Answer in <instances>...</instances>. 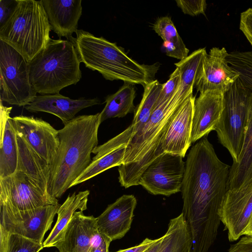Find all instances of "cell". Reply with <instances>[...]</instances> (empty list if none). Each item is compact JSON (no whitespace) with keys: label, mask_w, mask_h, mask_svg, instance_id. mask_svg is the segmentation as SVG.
Segmentation results:
<instances>
[{"label":"cell","mask_w":252,"mask_h":252,"mask_svg":"<svg viewBox=\"0 0 252 252\" xmlns=\"http://www.w3.org/2000/svg\"><path fill=\"white\" fill-rule=\"evenodd\" d=\"M185 163L182 213L192 238V252H208L218 234L219 210L228 190L230 166L220 159L207 135L192 146Z\"/></svg>","instance_id":"obj_1"},{"label":"cell","mask_w":252,"mask_h":252,"mask_svg":"<svg viewBox=\"0 0 252 252\" xmlns=\"http://www.w3.org/2000/svg\"><path fill=\"white\" fill-rule=\"evenodd\" d=\"M100 113L76 117L59 130L60 146L50 164L48 192L60 198L92 161L98 145Z\"/></svg>","instance_id":"obj_2"},{"label":"cell","mask_w":252,"mask_h":252,"mask_svg":"<svg viewBox=\"0 0 252 252\" xmlns=\"http://www.w3.org/2000/svg\"><path fill=\"white\" fill-rule=\"evenodd\" d=\"M70 39L75 46L81 63L100 73L106 80L141 85L143 87L155 80L158 63L140 64L128 56L122 47L104 37L78 30Z\"/></svg>","instance_id":"obj_3"},{"label":"cell","mask_w":252,"mask_h":252,"mask_svg":"<svg viewBox=\"0 0 252 252\" xmlns=\"http://www.w3.org/2000/svg\"><path fill=\"white\" fill-rule=\"evenodd\" d=\"M81 62L69 40L51 38L46 46L28 63L30 80L36 93H59L81 79Z\"/></svg>","instance_id":"obj_4"},{"label":"cell","mask_w":252,"mask_h":252,"mask_svg":"<svg viewBox=\"0 0 252 252\" xmlns=\"http://www.w3.org/2000/svg\"><path fill=\"white\" fill-rule=\"evenodd\" d=\"M51 30L41 0H17L10 16L0 27V40L29 63L46 46Z\"/></svg>","instance_id":"obj_5"},{"label":"cell","mask_w":252,"mask_h":252,"mask_svg":"<svg viewBox=\"0 0 252 252\" xmlns=\"http://www.w3.org/2000/svg\"><path fill=\"white\" fill-rule=\"evenodd\" d=\"M252 107V91L237 79L224 93L223 108L215 130L219 141L238 161Z\"/></svg>","instance_id":"obj_6"},{"label":"cell","mask_w":252,"mask_h":252,"mask_svg":"<svg viewBox=\"0 0 252 252\" xmlns=\"http://www.w3.org/2000/svg\"><path fill=\"white\" fill-rule=\"evenodd\" d=\"M0 100L24 106L37 96L29 77L28 62L13 48L0 40Z\"/></svg>","instance_id":"obj_7"},{"label":"cell","mask_w":252,"mask_h":252,"mask_svg":"<svg viewBox=\"0 0 252 252\" xmlns=\"http://www.w3.org/2000/svg\"><path fill=\"white\" fill-rule=\"evenodd\" d=\"M60 206L59 203L20 211L0 202V228L8 233L43 243L44 235L50 229Z\"/></svg>","instance_id":"obj_8"},{"label":"cell","mask_w":252,"mask_h":252,"mask_svg":"<svg viewBox=\"0 0 252 252\" xmlns=\"http://www.w3.org/2000/svg\"><path fill=\"white\" fill-rule=\"evenodd\" d=\"M178 155L164 153L147 167L138 182L150 193L169 196L181 191L186 163Z\"/></svg>","instance_id":"obj_9"},{"label":"cell","mask_w":252,"mask_h":252,"mask_svg":"<svg viewBox=\"0 0 252 252\" xmlns=\"http://www.w3.org/2000/svg\"><path fill=\"white\" fill-rule=\"evenodd\" d=\"M0 202L20 211L59 204L57 198L45 192L33 179L19 171L0 178Z\"/></svg>","instance_id":"obj_10"},{"label":"cell","mask_w":252,"mask_h":252,"mask_svg":"<svg viewBox=\"0 0 252 252\" xmlns=\"http://www.w3.org/2000/svg\"><path fill=\"white\" fill-rule=\"evenodd\" d=\"M228 53L224 47H213L205 55L195 80L194 87L198 92L225 93L239 78L238 72L228 63Z\"/></svg>","instance_id":"obj_11"},{"label":"cell","mask_w":252,"mask_h":252,"mask_svg":"<svg viewBox=\"0 0 252 252\" xmlns=\"http://www.w3.org/2000/svg\"><path fill=\"white\" fill-rule=\"evenodd\" d=\"M252 213V180L237 189H228L219 210L220 221L230 242L244 236Z\"/></svg>","instance_id":"obj_12"},{"label":"cell","mask_w":252,"mask_h":252,"mask_svg":"<svg viewBox=\"0 0 252 252\" xmlns=\"http://www.w3.org/2000/svg\"><path fill=\"white\" fill-rule=\"evenodd\" d=\"M12 122L16 132L50 165L60 146L59 130L49 123L32 116H15Z\"/></svg>","instance_id":"obj_13"},{"label":"cell","mask_w":252,"mask_h":252,"mask_svg":"<svg viewBox=\"0 0 252 252\" xmlns=\"http://www.w3.org/2000/svg\"><path fill=\"white\" fill-rule=\"evenodd\" d=\"M131 125L124 131L97 146L93 151L95 155L86 169L72 183L70 188L88 181L107 169L123 164L126 146L132 137Z\"/></svg>","instance_id":"obj_14"},{"label":"cell","mask_w":252,"mask_h":252,"mask_svg":"<svg viewBox=\"0 0 252 252\" xmlns=\"http://www.w3.org/2000/svg\"><path fill=\"white\" fill-rule=\"evenodd\" d=\"M195 96H190L179 107L172 118L161 139L164 152L185 157L191 145V134Z\"/></svg>","instance_id":"obj_15"},{"label":"cell","mask_w":252,"mask_h":252,"mask_svg":"<svg viewBox=\"0 0 252 252\" xmlns=\"http://www.w3.org/2000/svg\"><path fill=\"white\" fill-rule=\"evenodd\" d=\"M137 200L133 195H123L108 205L96 218L99 231L111 241L123 238L130 228Z\"/></svg>","instance_id":"obj_16"},{"label":"cell","mask_w":252,"mask_h":252,"mask_svg":"<svg viewBox=\"0 0 252 252\" xmlns=\"http://www.w3.org/2000/svg\"><path fill=\"white\" fill-rule=\"evenodd\" d=\"M224 93L207 91L200 93L194 104L191 143L214 130L222 113Z\"/></svg>","instance_id":"obj_17"},{"label":"cell","mask_w":252,"mask_h":252,"mask_svg":"<svg viewBox=\"0 0 252 252\" xmlns=\"http://www.w3.org/2000/svg\"><path fill=\"white\" fill-rule=\"evenodd\" d=\"M99 233L96 218L77 211L67 225L63 239L55 247L59 252H91Z\"/></svg>","instance_id":"obj_18"},{"label":"cell","mask_w":252,"mask_h":252,"mask_svg":"<svg viewBox=\"0 0 252 252\" xmlns=\"http://www.w3.org/2000/svg\"><path fill=\"white\" fill-rule=\"evenodd\" d=\"M100 103L97 98L72 99L60 94H40L25 108L31 112H43L53 114L65 125L81 110Z\"/></svg>","instance_id":"obj_19"},{"label":"cell","mask_w":252,"mask_h":252,"mask_svg":"<svg viewBox=\"0 0 252 252\" xmlns=\"http://www.w3.org/2000/svg\"><path fill=\"white\" fill-rule=\"evenodd\" d=\"M51 30L70 40L82 15L81 0H41Z\"/></svg>","instance_id":"obj_20"},{"label":"cell","mask_w":252,"mask_h":252,"mask_svg":"<svg viewBox=\"0 0 252 252\" xmlns=\"http://www.w3.org/2000/svg\"><path fill=\"white\" fill-rule=\"evenodd\" d=\"M16 137L18 160L16 171L24 173L33 179L45 192L49 194L48 184L50 165L21 134L16 132Z\"/></svg>","instance_id":"obj_21"},{"label":"cell","mask_w":252,"mask_h":252,"mask_svg":"<svg viewBox=\"0 0 252 252\" xmlns=\"http://www.w3.org/2000/svg\"><path fill=\"white\" fill-rule=\"evenodd\" d=\"M89 190L69 194L57 212V221L47 238L43 242V248L56 247L63 238L65 230L75 213L87 209Z\"/></svg>","instance_id":"obj_22"},{"label":"cell","mask_w":252,"mask_h":252,"mask_svg":"<svg viewBox=\"0 0 252 252\" xmlns=\"http://www.w3.org/2000/svg\"><path fill=\"white\" fill-rule=\"evenodd\" d=\"M252 180V107L238 161L230 166L228 189H237Z\"/></svg>","instance_id":"obj_23"},{"label":"cell","mask_w":252,"mask_h":252,"mask_svg":"<svg viewBox=\"0 0 252 252\" xmlns=\"http://www.w3.org/2000/svg\"><path fill=\"white\" fill-rule=\"evenodd\" d=\"M205 48L193 51L185 59L175 63L180 74L179 87L172 99L182 103L192 95L196 76L205 55Z\"/></svg>","instance_id":"obj_24"},{"label":"cell","mask_w":252,"mask_h":252,"mask_svg":"<svg viewBox=\"0 0 252 252\" xmlns=\"http://www.w3.org/2000/svg\"><path fill=\"white\" fill-rule=\"evenodd\" d=\"M135 96L134 85L124 83L117 92L106 97V104L100 113V123L110 118L124 117L134 112L136 108L133 101Z\"/></svg>","instance_id":"obj_25"},{"label":"cell","mask_w":252,"mask_h":252,"mask_svg":"<svg viewBox=\"0 0 252 252\" xmlns=\"http://www.w3.org/2000/svg\"><path fill=\"white\" fill-rule=\"evenodd\" d=\"M159 252H192V241L182 213L171 219Z\"/></svg>","instance_id":"obj_26"},{"label":"cell","mask_w":252,"mask_h":252,"mask_svg":"<svg viewBox=\"0 0 252 252\" xmlns=\"http://www.w3.org/2000/svg\"><path fill=\"white\" fill-rule=\"evenodd\" d=\"M153 29L163 39V47L167 56L180 61L189 56V50L178 34L170 17L158 18L153 24Z\"/></svg>","instance_id":"obj_27"},{"label":"cell","mask_w":252,"mask_h":252,"mask_svg":"<svg viewBox=\"0 0 252 252\" xmlns=\"http://www.w3.org/2000/svg\"><path fill=\"white\" fill-rule=\"evenodd\" d=\"M18 149L16 132L12 118H8L0 135V178L13 174L17 168Z\"/></svg>","instance_id":"obj_28"},{"label":"cell","mask_w":252,"mask_h":252,"mask_svg":"<svg viewBox=\"0 0 252 252\" xmlns=\"http://www.w3.org/2000/svg\"><path fill=\"white\" fill-rule=\"evenodd\" d=\"M162 86V84L155 80L144 87L142 99L135 108L131 124L132 127V137L139 131L149 120L155 108Z\"/></svg>","instance_id":"obj_29"},{"label":"cell","mask_w":252,"mask_h":252,"mask_svg":"<svg viewBox=\"0 0 252 252\" xmlns=\"http://www.w3.org/2000/svg\"><path fill=\"white\" fill-rule=\"evenodd\" d=\"M0 230V252H39L44 248L43 243Z\"/></svg>","instance_id":"obj_30"},{"label":"cell","mask_w":252,"mask_h":252,"mask_svg":"<svg viewBox=\"0 0 252 252\" xmlns=\"http://www.w3.org/2000/svg\"><path fill=\"white\" fill-rule=\"evenodd\" d=\"M227 60L239 74L243 84L252 91V51H234L228 53Z\"/></svg>","instance_id":"obj_31"},{"label":"cell","mask_w":252,"mask_h":252,"mask_svg":"<svg viewBox=\"0 0 252 252\" xmlns=\"http://www.w3.org/2000/svg\"><path fill=\"white\" fill-rule=\"evenodd\" d=\"M180 82V74L176 68L170 74L168 80L162 84L159 97L156 102L155 108L169 100L177 91Z\"/></svg>","instance_id":"obj_32"},{"label":"cell","mask_w":252,"mask_h":252,"mask_svg":"<svg viewBox=\"0 0 252 252\" xmlns=\"http://www.w3.org/2000/svg\"><path fill=\"white\" fill-rule=\"evenodd\" d=\"M175 1L184 14L192 16L200 14H205L207 7L206 1L205 0H177Z\"/></svg>","instance_id":"obj_33"},{"label":"cell","mask_w":252,"mask_h":252,"mask_svg":"<svg viewBox=\"0 0 252 252\" xmlns=\"http://www.w3.org/2000/svg\"><path fill=\"white\" fill-rule=\"evenodd\" d=\"M239 29L252 47V8L241 13Z\"/></svg>","instance_id":"obj_34"},{"label":"cell","mask_w":252,"mask_h":252,"mask_svg":"<svg viewBox=\"0 0 252 252\" xmlns=\"http://www.w3.org/2000/svg\"><path fill=\"white\" fill-rule=\"evenodd\" d=\"M227 252H252V237H242L230 246Z\"/></svg>","instance_id":"obj_35"},{"label":"cell","mask_w":252,"mask_h":252,"mask_svg":"<svg viewBox=\"0 0 252 252\" xmlns=\"http://www.w3.org/2000/svg\"><path fill=\"white\" fill-rule=\"evenodd\" d=\"M17 3V0H0V27L6 22Z\"/></svg>","instance_id":"obj_36"},{"label":"cell","mask_w":252,"mask_h":252,"mask_svg":"<svg viewBox=\"0 0 252 252\" xmlns=\"http://www.w3.org/2000/svg\"><path fill=\"white\" fill-rule=\"evenodd\" d=\"M157 239L153 240L146 238L141 243L136 246L126 249L120 250L116 252H143L153 245L157 241Z\"/></svg>","instance_id":"obj_37"},{"label":"cell","mask_w":252,"mask_h":252,"mask_svg":"<svg viewBox=\"0 0 252 252\" xmlns=\"http://www.w3.org/2000/svg\"><path fill=\"white\" fill-rule=\"evenodd\" d=\"M163 236L158 238L157 241L143 252H159L163 244Z\"/></svg>","instance_id":"obj_38"},{"label":"cell","mask_w":252,"mask_h":252,"mask_svg":"<svg viewBox=\"0 0 252 252\" xmlns=\"http://www.w3.org/2000/svg\"><path fill=\"white\" fill-rule=\"evenodd\" d=\"M244 236L252 237V213L248 226L244 232Z\"/></svg>","instance_id":"obj_39"}]
</instances>
